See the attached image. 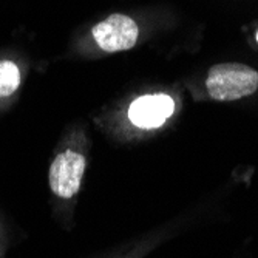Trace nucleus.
Segmentation results:
<instances>
[{
  "mask_svg": "<svg viewBox=\"0 0 258 258\" xmlns=\"http://www.w3.org/2000/svg\"><path fill=\"white\" fill-rule=\"evenodd\" d=\"M175 102L167 95H146L138 98L128 108L130 121L141 128H155L166 122L173 113Z\"/></svg>",
  "mask_w": 258,
  "mask_h": 258,
  "instance_id": "4",
  "label": "nucleus"
},
{
  "mask_svg": "<svg viewBox=\"0 0 258 258\" xmlns=\"http://www.w3.org/2000/svg\"><path fill=\"white\" fill-rule=\"evenodd\" d=\"M206 87L215 101H237L258 88V73L243 63H218L209 70Z\"/></svg>",
  "mask_w": 258,
  "mask_h": 258,
  "instance_id": "1",
  "label": "nucleus"
},
{
  "mask_svg": "<svg viewBox=\"0 0 258 258\" xmlns=\"http://www.w3.org/2000/svg\"><path fill=\"white\" fill-rule=\"evenodd\" d=\"M85 172V158L73 150H67L56 156L50 167V187L54 195L72 198L79 192Z\"/></svg>",
  "mask_w": 258,
  "mask_h": 258,
  "instance_id": "3",
  "label": "nucleus"
},
{
  "mask_svg": "<svg viewBox=\"0 0 258 258\" xmlns=\"http://www.w3.org/2000/svg\"><path fill=\"white\" fill-rule=\"evenodd\" d=\"M93 37L107 53L125 51L135 46L139 30L133 19L124 14H111L93 28Z\"/></svg>",
  "mask_w": 258,
  "mask_h": 258,
  "instance_id": "2",
  "label": "nucleus"
},
{
  "mask_svg": "<svg viewBox=\"0 0 258 258\" xmlns=\"http://www.w3.org/2000/svg\"><path fill=\"white\" fill-rule=\"evenodd\" d=\"M20 73L11 60H0V98L10 96L19 88Z\"/></svg>",
  "mask_w": 258,
  "mask_h": 258,
  "instance_id": "5",
  "label": "nucleus"
},
{
  "mask_svg": "<svg viewBox=\"0 0 258 258\" xmlns=\"http://www.w3.org/2000/svg\"><path fill=\"white\" fill-rule=\"evenodd\" d=\"M256 40H258V33H256Z\"/></svg>",
  "mask_w": 258,
  "mask_h": 258,
  "instance_id": "6",
  "label": "nucleus"
}]
</instances>
